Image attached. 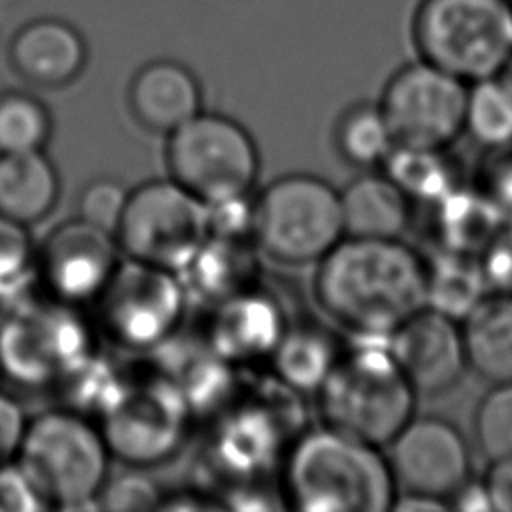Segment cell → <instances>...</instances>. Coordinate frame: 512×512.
<instances>
[{
	"mask_svg": "<svg viewBox=\"0 0 512 512\" xmlns=\"http://www.w3.org/2000/svg\"><path fill=\"white\" fill-rule=\"evenodd\" d=\"M464 134L486 152L512 146V80L506 72L468 84Z\"/></svg>",
	"mask_w": 512,
	"mask_h": 512,
	"instance_id": "obj_27",
	"label": "cell"
},
{
	"mask_svg": "<svg viewBox=\"0 0 512 512\" xmlns=\"http://www.w3.org/2000/svg\"><path fill=\"white\" fill-rule=\"evenodd\" d=\"M484 480L494 512H512V458L490 462Z\"/></svg>",
	"mask_w": 512,
	"mask_h": 512,
	"instance_id": "obj_38",
	"label": "cell"
},
{
	"mask_svg": "<svg viewBox=\"0 0 512 512\" xmlns=\"http://www.w3.org/2000/svg\"><path fill=\"white\" fill-rule=\"evenodd\" d=\"M120 260L114 234L82 218L54 228L36 254L44 286L70 306L96 300Z\"/></svg>",
	"mask_w": 512,
	"mask_h": 512,
	"instance_id": "obj_14",
	"label": "cell"
},
{
	"mask_svg": "<svg viewBox=\"0 0 512 512\" xmlns=\"http://www.w3.org/2000/svg\"><path fill=\"white\" fill-rule=\"evenodd\" d=\"M24 288H26V282H4V280H0V328L28 300Z\"/></svg>",
	"mask_w": 512,
	"mask_h": 512,
	"instance_id": "obj_41",
	"label": "cell"
},
{
	"mask_svg": "<svg viewBox=\"0 0 512 512\" xmlns=\"http://www.w3.org/2000/svg\"><path fill=\"white\" fill-rule=\"evenodd\" d=\"M488 292L480 256L438 248L426 258L428 308L460 322Z\"/></svg>",
	"mask_w": 512,
	"mask_h": 512,
	"instance_id": "obj_23",
	"label": "cell"
},
{
	"mask_svg": "<svg viewBox=\"0 0 512 512\" xmlns=\"http://www.w3.org/2000/svg\"><path fill=\"white\" fill-rule=\"evenodd\" d=\"M432 208L438 248L480 256L506 220L492 198L476 186H456Z\"/></svg>",
	"mask_w": 512,
	"mask_h": 512,
	"instance_id": "obj_21",
	"label": "cell"
},
{
	"mask_svg": "<svg viewBox=\"0 0 512 512\" xmlns=\"http://www.w3.org/2000/svg\"><path fill=\"white\" fill-rule=\"evenodd\" d=\"M252 238L282 264L322 260L344 238L338 192L312 174L276 178L252 202Z\"/></svg>",
	"mask_w": 512,
	"mask_h": 512,
	"instance_id": "obj_6",
	"label": "cell"
},
{
	"mask_svg": "<svg viewBox=\"0 0 512 512\" xmlns=\"http://www.w3.org/2000/svg\"><path fill=\"white\" fill-rule=\"evenodd\" d=\"M486 160L478 186L498 206L506 224H512V146L488 152Z\"/></svg>",
	"mask_w": 512,
	"mask_h": 512,
	"instance_id": "obj_34",
	"label": "cell"
},
{
	"mask_svg": "<svg viewBox=\"0 0 512 512\" xmlns=\"http://www.w3.org/2000/svg\"><path fill=\"white\" fill-rule=\"evenodd\" d=\"M388 346L418 396L444 394L468 372L460 322L428 306L398 326Z\"/></svg>",
	"mask_w": 512,
	"mask_h": 512,
	"instance_id": "obj_15",
	"label": "cell"
},
{
	"mask_svg": "<svg viewBox=\"0 0 512 512\" xmlns=\"http://www.w3.org/2000/svg\"><path fill=\"white\" fill-rule=\"evenodd\" d=\"M128 106L142 128L168 136L202 112V88L188 66L160 58L136 70Z\"/></svg>",
	"mask_w": 512,
	"mask_h": 512,
	"instance_id": "obj_17",
	"label": "cell"
},
{
	"mask_svg": "<svg viewBox=\"0 0 512 512\" xmlns=\"http://www.w3.org/2000/svg\"><path fill=\"white\" fill-rule=\"evenodd\" d=\"M468 84L416 60L396 70L378 102L396 146L446 150L464 134Z\"/></svg>",
	"mask_w": 512,
	"mask_h": 512,
	"instance_id": "obj_11",
	"label": "cell"
},
{
	"mask_svg": "<svg viewBox=\"0 0 512 512\" xmlns=\"http://www.w3.org/2000/svg\"><path fill=\"white\" fill-rule=\"evenodd\" d=\"M340 354L336 340L326 330L300 326L284 330L270 358L284 386L302 392H318Z\"/></svg>",
	"mask_w": 512,
	"mask_h": 512,
	"instance_id": "obj_25",
	"label": "cell"
},
{
	"mask_svg": "<svg viewBox=\"0 0 512 512\" xmlns=\"http://www.w3.org/2000/svg\"><path fill=\"white\" fill-rule=\"evenodd\" d=\"M60 196V178L44 150L0 154V214L20 224L44 220Z\"/></svg>",
	"mask_w": 512,
	"mask_h": 512,
	"instance_id": "obj_22",
	"label": "cell"
},
{
	"mask_svg": "<svg viewBox=\"0 0 512 512\" xmlns=\"http://www.w3.org/2000/svg\"><path fill=\"white\" fill-rule=\"evenodd\" d=\"M314 294L356 338H388L426 308V258L400 238L344 236L318 260Z\"/></svg>",
	"mask_w": 512,
	"mask_h": 512,
	"instance_id": "obj_1",
	"label": "cell"
},
{
	"mask_svg": "<svg viewBox=\"0 0 512 512\" xmlns=\"http://www.w3.org/2000/svg\"><path fill=\"white\" fill-rule=\"evenodd\" d=\"M334 140L340 156L358 168L382 166L396 146L378 104L358 102L344 110L336 122Z\"/></svg>",
	"mask_w": 512,
	"mask_h": 512,
	"instance_id": "obj_28",
	"label": "cell"
},
{
	"mask_svg": "<svg viewBox=\"0 0 512 512\" xmlns=\"http://www.w3.org/2000/svg\"><path fill=\"white\" fill-rule=\"evenodd\" d=\"M170 178L202 204L244 198L260 170L250 132L222 114L200 112L172 134L166 144Z\"/></svg>",
	"mask_w": 512,
	"mask_h": 512,
	"instance_id": "obj_7",
	"label": "cell"
},
{
	"mask_svg": "<svg viewBox=\"0 0 512 512\" xmlns=\"http://www.w3.org/2000/svg\"><path fill=\"white\" fill-rule=\"evenodd\" d=\"M26 422L28 420L20 404L8 394L0 392V466L16 458Z\"/></svg>",
	"mask_w": 512,
	"mask_h": 512,
	"instance_id": "obj_37",
	"label": "cell"
},
{
	"mask_svg": "<svg viewBox=\"0 0 512 512\" xmlns=\"http://www.w3.org/2000/svg\"><path fill=\"white\" fill-rule=\"evenodd\" d=\"M124 258L182 272L208 238L206 204L170 180L130 192L114 232Z\"/></svg>",
	"mask_w": 512,
	"mask_h": 512,
	"instance_id": "obj_8",
	"label": "cell"
},
{
	"mask_svg": "<svg viewBox=\"0 0 512 512\" xmlns=\"http://www.w3.org/2000/svg\"><path fill=\"white\" fill-rule=\"evenodd\" d=\"M36 264V248L26 224L0 214V280L26 282Z\"/></svg>",
	"mask_w": 512,
	"mask_h": 512,
	"instance_id": "obj_33",
	"label": "cell"
},
{
	"mask_svg": "<svg viewBox=\"0 0 512 512\" xmlns=\"http://www.w3.org/2000/svg\"><path fill=\"white\" fill-rule=\"evenodd\" d=\"M324 424L384 448L416 414V390L396 364L388 338H358L318 388Z\"/></svg>",
	"mask_w": 512,
	"mask_h": 512,
	"instance_id": "obj_3",
	"label": "cell"
},
{
	"mask_svg": "<svg viewBox=\"0 0 512 512\" xmlns=\"http://www.w3.org/2000/svg\"><path fill=\"white\" fill-rule=\"evenodd\" d=\"M382 166L412 202L428 208L462 184L454 162L442 148L394 146Z\"/></svg>",
	"mask_w": 512,
	"mask_h": 512,
	"instance_id": "obj_26",
	"label": "cell"
},
{
	"mask_svg": "<svg viewBox=\"0 0 512 512\" xmlns=\"http://www.w3.org/2000/svg\"><path fill=\"white\" fill-rule=\"evenodd\" d=\"M392 510H398V512H446V510H450V506L444 500H436L430 496L398 492L394 498Z\"/></svg>",
	"mask_w": 512,
	"mask_h": 512,
	"instance_id": "obj_40",
	"label": "cell"
},
{
	"mask_svg": "<svg viewBox=\"0 0 512 512\" xmlns=\"http://www.w3.org/2000/svg\"><path fill=\"white\" fill-rule=\"evenodd\" d=\"M282 488L306 512H388L398 494L384 448L326 424L296 438Z\"/></svg>",
	"mask_w": 512,
	"mask_h": 512,
	"instance_id": "obj_2",
	"label": "cell"
},
{
	"mask_svg": "<svg viewBox=\"0 0 512 512\" xmlns=\"http://www.w3.org/2000/svg\"><path fill=\"white\" fill-rule=\"evenodd\" d=\"M90 352L86 324L60 300H26L0 328V372L20 386L62 380Z\"/></svg>",
	"mask_w": 512,
	"mask_h": 512,
	"instance_id": "obj_10",
	"label": "cell"
},
{
	"mask_svg": "<svg viewBox=\"0 0 512 512\" xmlns=\"http://www.w3.org/2000/svg\"><path fill=\"white\" fill-rule=\"evenodd\" d=\"M468 370L488 384L512 380V296L488 292L460 320Z\"/></svg>",
	"mask_w": 512,
	"mask_h": 512,
	"instance_id": "obj_20",
	"label": "cell"
},
{
	"mask_svg": "<svg viewBox=\"0 0 512 512\" xmlns=\"http://www.w3.org/2000/svg\"><path fill=\"white\" fill-rule=\"evenodd\" d=\"M480 262L490 292L512 296V224H504L492 238L480 254Z\"/></svg>",
	"mask_w": 512,
	"mask_h": 512,
	"instance_id": "obj_35",
	"label": "cell"
},
{
	"mask_svg": "<svg viewBox=\"0 0 512 512\" xmlns=\"http://www.w3.org/2000/svg\"><path fill=\"white\" fill-rule=\"evenodd\" d=\"M162 498L164 496L150 478L138 472H124L120 476L106 478L98 492L96 506L118 512L152 510L162 506Z\"/></svg>",
	"mask_w": 512,
	"mask_h": 512,
	"instance_id": "obj_32",
	"label": "cell"
},
{
	"mask_svg": "<svg viewBox=\"0 0 512 512\" xmlns=\"http://www.w3.org/2000/svg\"><path fill=\"white\" fill-rule=\"evenodd\" d=\"M474 442L488 462L512 458V380L490 384L474 410Z\"/></svg>",
	"mask_w": 512,
	"mask_h": 512,
	"instance_id": "obj_30",
	"label": "cell"
},
{
	"mask_svg": "<svg viewBox=\"0 0 512 512\" xmlns=\"http://www.w3.org/2000/svg\"><path fill=\"white\" fill-rule=\"evenodd\" d=\"M88 46L76 26L42 16L22 24L8 42V64L28 84L62 88L86 68Z\"/></svg>",
	"mask_w": 512,
	"mask_h": 512,
	"instance_id": "obj_16",
	"label": "cell"
},
{
	"mask_svg": "<svg viewBox=\"0 0 512 512\" xmlns=\"http://www.w3.org/2000/svg\"><path fill=\"white\" fill-rule=\"evenodd\" d=\"M450 510L460 512H494L492 498L484 478L470 476L448 500Z\"/></svg>",
	"mask_w": 512,
	"mask_h": 512,
	"instance_id": "obj_39",
	"label": "cell"
},
{
	"mask_svg": "<svg viewBox=\"0 0 512 512\" xmlns=\"http://www.w3.org/2000/svg\"><path fill=\"white\" fill-rule=\"evenodd\" d=\"M184 294L176 272L124 258L96 298L98 316L106 336L118 346L152 350L178 328Z\"/></svg>",
	"mask_w": 512,
	"mask_h": 512,
	"instance_id": "obj_9",
	"label": "cell"
},
{
	"mask_svg": "<svg viewBox=\"0 0 512 512\" xmlns=\"http://www.w3.org/2000/svg\"><path fill=\"white\" fill-rule=\"evenodd\" d=\"M52 118L42 100L24 90L0 92V154L44 150Z\"/></svg>",
	"mask_w": 512,
	"mask_h": 512,
	"instance_id": "obj_29",
	"label": "cell"
},
{
	"mask_svg": "<svg viewBox=\"0 0 512 512\" xmlns=\"http://www.w3.org/2000/svg\"><path fill=\"white\" fill-rule=\"evenodd\" d=\"M384 448L398 492L422 494L448 504L450 496L472 476L470 444L460 428L442 416L414 414Z\"/></svg>",
	"mask_w": 512,
	"mask_h": 512,
	"instance_id": "obj_12",
	"label": "cell"
},
{
	"mask_svg": "<svg viewBox=\"0 0 512 512\" xmlns=\"http://www.w3.org/2000/svg\"><path fill=\"white\" fill-rule=\"evenodd\" d=\"M244 236H208L198 254L182 270L190 290L214 304L250 290L254 258L244 246Z\"/></svg>",
	"mask_w": 512,
	"mask_h": 512,
	"instance_id": "obj_24",
	"label": "cell"
},
{
	"mask_svg": "<svg viewBox=\"0 0 512 512\" xmlns=\"http://www.w3.org/2000/svg\"><path fill=\"white\" fill-rule=\"evenodd\" d=\"M338 196L344 236L392 240L410 226L412 200L384 172L354 178Z\"/></svg>",
	"mask_w": 512,
	"mask_h": 512,
	"instance_id": "obj_19",
	"label": "cell"
},
{
	"mask_svg": "<svg viewBox=\"0 0 512 512\" xmlns=\"http://www.w3.org/2000/svg\"><path fill=\"white\" fill-rule=\"evenodd\" d=\"M108 442L84 414L48 410L26 422L16 464L46 508H86L108 478Z\"/></svg>",
	"mask_w": 512,
	"mask_h": 512,
	"instance_id": "obj_4",
	"label": "cell"
},
{
	"mask_svg": "<svg viewBox=\"0 0 512 512\" xmlns=\"http://www.w3.org/2000/svg\"><path fill=\"white\" fill-rule=\"evenodd\" d=\"M284 330L280 308L250 288L216 304L210 344L220 358L254 360L270 356Z\"/></svg>",
	"mask_w": 512,
	"mask_h": 512,
	"instance_id": "obj_18",
	"label": "cell"
},
{
	"mask_svg": "<svg viewBox=\"0 0 512 512\" xmlns=\"http://www.w3.org/2000/svg\"><path fill=\"white\" fill-rule=\"evenodd\" d=\"M186 398L168 384L120 388L106 408L102 434L110 452L134 466L166 458L180 442Z\"/></svg>",
	"mask_w": 512,
	"mask_h": 512,
	"instance_id": "obj_13",
	"label": "cell"
},
{
	"mask_svg": "<svg viewBox=\"0 0 512 512\" xmlns=\"http://www.w3.org/2000/svg\"><path fill=\"white\" fill-rule=\"evenodd\" d=\"M130 192L114 178H94L78 196V218L102 228L110 234L116 232Z\"/></svg>",
	"mask_w": 512,
	"mask_h": 512,
	"instance_id": "obj_31",
	"label": "cell"
},
{
	"mask_svg": "<svg viewBox=\"0 0 512 512\" xmlns=\"http://www.w3.org/2000/svg\"><path fill=\"white\" fill-rule=\"evenodd\" d=\"M46 510L34 486L16 464V460L0 466V512Z\"/></svg>",
	"mask_w": 512,
	"mask_h": 512,
	"instance_id": "obj_36",
	"label": "cell"
},
{
	"mask_svg": "<svg viewBox=\"0 0 512 512\" xmlns=\"http://www.w3.org/2000/svg\"><path fill=\"white\" fill-rule=\"evenodd\" d=\"M418 56L466 84L512 62V0H420L412 18Z\"/></svg>",
	"mask_w": 512,
	"mask_h": 512,
	"instance_id": "obj_5",
	"label": "cell"
}]
</instances>
